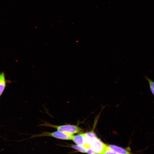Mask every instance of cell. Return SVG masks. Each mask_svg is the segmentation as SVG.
Masks as SVG:
<instances>
[{"mask_svg": "<svg viewBox=\"0 0 154 154\" xmlns=\"http://www.w3.org/2000/svg\"><path fill=\"white\" fill-rule=\"evenodd\" d=\"M103 154H118L116 152L110 149L108 146L107 147L106 150Z\"/></svg>", "mask_w": 154, "mask_h": 154, "instance_id": "cell-10", "label": "cell"}, {"mask_svg": "<svg viewBox=\"0 0 154 154\" xmlns=\"http://www.w3.org/2000/svg\"><path fill=\"white\" fill-rule=\"evenodd\" d=\"M72 140L78 145L83 146L85 145L84 133H81L75 135H73Z\"/></svg>", "mask_w": 154, "mask_h": 154, "instance_id": "cell-5", "label": "cell"}, {"mask_svg": "<svg viewBox=\"0 0 154 154\" xmlns=\"http://www.w3.org/2000/svg\"><path fill=\"white\" fill-rule=\"evenodd\" d=\"M6 85L4 74L2 72L0 74V96L4 91Z\"/></svg>", "mask_w": 154, "mask_h": 154, "instance_id": "cell-7", "label": "cell"}, {"mask_svg": "<svg viewBox=\"0 0 154 154\" xmlns=\"http://www.w3.org/2000/svg\"><path fill=\"white\" fill-rule=\"evenodd\" d=\"M93 154H99V153H98L94 152V153H93Z\"/></svg>", "mask_w": 154, "mask_h": 154, "instance_id": "cell-12", "label": "cell"}, {"mask_svg": "<svg viewBox=\"0 0 154 154\" xmlns=\"http://www.w3.org/2000/svg\"><path fill=\"white\" fill-rule=\"evenodd\" d=\"M108 146L118 154H132L121 147L113 145H110Z\"/></svg>", "mask_w": 154, "mask_h": 154, "instance_id": "cell-6", "label": "cell"}, {"mask_svg": "<svg viewBox=\"0 0 154 154\" xmlns=\"http://www.w3.org/2000/svg\"><path fill=\"white\" fill-rule=\"evenodd\" d=\"M84 133L85 142L84 146L87 149L90 148V145L92 142L97 137L95 133L92 131Z\"/></svg>", "mask_w": 154, "mask_h": 154, "instance_id": "cell-4", "label": "cell"}, {"mask_svg": "<svg viewBox=\"0 0 154 154\" xmlns=\"http://www.w3.org/2000/svg\"><path fill=\"white\" fill-rule=\"evenodd\" d=\"M73 135L57 131L53 132H43L41 133L33 135L31 137L42 136H50L61 139L71 140L72 139Z\"/></svg>", "mask_w": 154, "mask_h": 154, "instance_id": "cell-2", "label": "cell"}, {"mask_svg": "<svg viewBox=\"0 0 154 154\" xmlns=\"http://www.w3.org/2000/svg\"><path fill=\"white\" fill-rule=\"evenodd\" d=\"M145 78L149 84L150 90L152 94L154 96V81L152 80L147 76H145Z\"/></svg>", "mask_w": 154, "mask_h": 154, "instance_id": "cell-9", "label": "cell"}, {"mask_svg": "<svg viewBox=\"0 0 154 154\" xmlns=\"http://www.w3.org/2000/svg\"><path fill=\"white\" fill-rule=\"evenodd\" d=\"M71 146L73 148L79 152L83 153H86L87 149L84 146L78 145H72Z\"/></svg>", "mask_w": 154, "mask_h": 154, "instance_id": "cell-8", "label": "cell"}, {"mask_svg": "<svg viewBox=\"0 0 154 154\" xmlns=\"http://www.w3.org/2000/svg\"><path fill=\"white\" fill-rule=\"evenodd\" d=\"M90 148L100 154H103L106 150L108 145L103 143L98 137L95 138L91 143Z\"/></svg>", "mask_w": 154, "mask_h": 154, "instance_id": "cell-3", "label": "cell"}, {"mask_svg": "<svg viewBox=\"0 0 154 154\" xmlns=\"http://www.w3.org/2000/svg\"><path fill=\"white\" fill-rule=\"evenodd\" d=\"M41 125L54 128L58 131L72 135L80 133L82 130L81 128L77 125H57L45 122L41 124Z\"/></svg>", "mask_w": 154, "mask_h": 154, "instance_id": "cell-1", "label": "cell"}, {"mask_svg": "<svg viewBox=\"0 0 154 154\" xmlns=\"http://www.w3.org/2000/svg\"><path fill=\"white\" fill-rule=\"evenodd\" d=\"M94 152L91 148H88L87 149L86 152L88 154H93Z\"/></svg>", "mask_w": 154, "mask_h": 154, "instance_id": "cell-11", "label": "cell"}]
</instances>
